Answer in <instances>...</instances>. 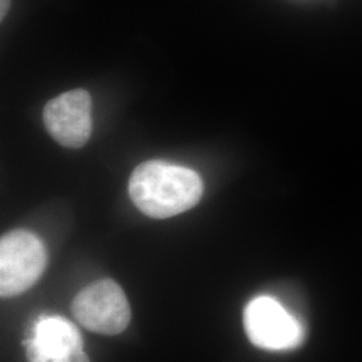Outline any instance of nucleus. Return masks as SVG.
<instances>
[{"instance_id": "obj_1", "label": "nucleus", "mask_w": 362, "mask_h": 362, "mask_svg": "<svg viewBox=\"0 0 362 362\" xmlns=\"http://www.w3.org/2000/svg\"><path fill=\"white\" fill-rule=\"evenodd\" d=\"M129 194L134 206L146 216L168 219L200 202L203 181L192 169L151 160L133 170Z\"/></svg>"}, {"instance_id": "obj_2", "label": "nucleus", "mask_w": 362, "mask_h": 362, "mask_svg": "<svg viewBox=\"0 0 362 362\" xmlns=\"http://www.w3.org/2000/svg\"><path fill=\"white\" fill-rule=\"evenodd\" d=\"M47 267V251L37 235L15 230L0 240V296L11 298L30 290Z\"/></svg>"}, {"instance_id": "obj_3", "label": "nucleus", "mask_w": 362, "mask_h": 362, "mask_svg": "<svg viewBox=\"0 0 362 362\" xmlns=\"http://www.w3.org/2000/svg\"><path fill=\"white\" fill-rule=\"evenodd\" d=\"M74 318L85 329L104 336H117L130 324L132 310L122 288L112 279L85 287L71 303Z\"/></svg>"}, {"instance_id": "obj_4", "label": "nucleus", "mask_w": 362, "mask_h": 362, "mask_svg": "<svg viewBox=\"0 0 362 362\" xmlns=\"http://www.w3.org/2000/svg\"><path fill=\"white\" fill-rule=\"evenodd\" d=\"M243 324L251 344L260 349H294L305 339L302 324L272 297L252 299L245 309Z\"/></svg>"}, {"instance_id": "obj_5", "label": "nucleus", "mask_w": 362, "mask_h": 362, "mask_svg": "<svg viewBox=\"0 0 362 362\" xmlns=\"http://www.w3.org/2000/svg\"><path fill=\"white\" fill-rule=\"evenodd\" d=\"M43 121L57 143L73 149L83 146L93 129L90 94L76 89L52 98L45 106Z\"/></svg>"}, {"instance_id": "obj_6", "label": "nucleus", "mask_w": 362, "mask_h": 362, "mask_svg": "<svg viewBox=\"0 0 362 362\" xmlns=\"http://www.w3.org/2000/svg\"><path fill=\"white\" fill-rule=\"evenodd\" d=\"M28 362H55L83 350L77 327L62 317H42L25 342Z\"/></svg>"}, {"instance_id": "obj_7", "label": "nucleus", "mask_w": 362, "mask_h": 362, "mask_svg": "<svg viewBox=\"0 0 362 362\" xmlns=\"http://www.w3.org/2000/svg\"><path fill=\"white\" fill-rule=\"evenodd\" d=\"M55 362H90L89 361V357L86 356V353L83 351V350H81V351H77V353H74V354H70V356H67L65 358H62V360H58V361Z\"/></svg>"}, {"instance_id": "obj_8", "label": "nucleus", "mask_w": 362, "mask_h": 362, "mask_svg": "<svg viewBox=\"0 0 362 362\" xmlns=\"http://www.w3.org/2000/svg\"><path fill=\"white\" fill-rule=\"evenodd\" d=\"M10 3H11V0H0V18H1V21H3L4 16L7 15Z\"/></svg>"}]
</instances>
